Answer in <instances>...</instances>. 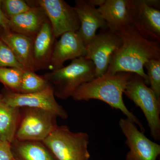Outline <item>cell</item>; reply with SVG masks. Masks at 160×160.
<instances>
[{
  "mask_svg": "<svg viewBox=\"0 0 160 160\" xmlns=\"http://www.w3.org/2000/svg\"><path fill=\"white\" fill-rule=\"evenodd\" d=\"M115 33L122 39V45L112 56L105 74L119 72L134 73L141 77L149 85L144 65L149 60L160 59V42L143 37L132 24Z\"/></svg>",
  "mask_w": 160,
  "mask_h": 160,
  "instance_id": "1",
  "label": "cell"
},
{
  "mask_svg": "<svg viewBox=\"0 0 160 160\" xmlns=\"http://www.w3.org/2000/svg\"><path fill=\"white\" fill-rule=\"evenodd\" d=\"M132 74L127 72L105 74L80 86L75 90L71 97L76 101L95 99L106 103L112 108L120 110L144 132L145 128L142 124L127 108L123 99V93Z\"/></svg>",
  "mask_w": 160,
  "mask_h": 160,
  "instance_id": "2",
  "label": "cell"
},
{
  "mask_svg": "<svg viewBox=\"0 0 160 160\" xmlns=\"http://www.w3.org/2000/svg\"><path fill=\"white\" fill-rule=\"evenodd\" d=\"M53 89L55 96L62 100L71 97L80 86L96 78L93 62L86 58L72 60L71 63L43 75Z\"/></svg>",
  "mask_w": 160,
  "mask_h": 160,
  "instance_id": "3",
  "label": "cell"
},
{
  "mask_svg": "<svg viewBox=\"0 0 160 160\" xmlns=\"http://www.w3.org/2000/svg\"><path fill=\"white\" fill-rule=\"evenodd\" d=\"M58 160H89V135L73 132L66 126H58L42 141Z\"/></svg>",
  "mask_w": 160,
  "mask_h": 160,
  "instance_id": "4",
  "label": "cell"
},
{
  "mask_svg": "<svg viewBox=\"0 0 160 160\" xmlns=\"http://www.w3.org/2000/svg\"><path fill=\"white\" fill-rule=\"evenodd\" d=\"M136 106L142 109L148 123L150 134L156 141L160 140V101L142 78L133 73L124 92Z\"/></svg>",
  "mask_w": 160,
  "mask_h": 160,
  "instance_id": "5",
  "label": "cell"
},
{
  "mask_svg": "<svg viewBox=\"0 0 160 160\" xmlns=\"http://www.w3.org/2000/svg\"><path fill=\"white\" fill-rule=\"evenodd\" d=\"M22 108L16 139L42 142L57 127L58 117L50 112L36 108Z\"/></svg>",
  "mask_w": 160,
  "mask_h": 160,
  "instance_id": "6",
  "label": "cell"
},
{
  "mask_svg": "<svg viewBox=\"0 0 160 160\" xmlns=\"http://www.w3.org/2000/svg\"><path fill=\"white\" fill-rule=\"evenodd\" d=\"M31 2L45 12L56 38L66 32H77L79 29L80 21L74 7L65 1L38 0Z\"/></svg>",
  "mask_w": 160,
  "mask_h": 160,
  "instance_id": "7",
  "label": "cell"
},
{
  "mask_svg": "<svg viewBox=\"0 0 160 160\" xmlns=\"http://www.w3.org/2000/svg\"><path fill=\"white\" fill-rule=\"evenodd\" d=\"M2 94V101L12 107L44 109L64 120L68 117L67 111L56 100L51 86L42 91L28 94L15 93L4 89Z\"/></svg>",
  "mask_w": 160,
  "mask_h": 160,
  "instance_id": "8",
  "label": "cell"
},
{
  "mask_svg": "<svg viewBox=\"0 0 160 160\" xmlns=\"http://www.w3.org/2000/svg\"><path fill=\"white\" fill-rule=\"evenodd\" d=\"M122 41L118 35L108 29H101L86 46L85 58L93 62L96 78L106 73L112 56L121 46Z\"/></svg>",
  "mask_w": 160,
  "mask_h": 160,
  "instance_id": "9",
  "label": "cell"
},
{
  "mask_svg": "<svg viewBox=\"0 0 160 160\" xmlns=\"http://www.w3.org/2000/svg\"><path fill=\"white\" fill-rule=\"evenodd\" d=\"M119 125L129 149L126 155V160H157L160 154L159 144L146 137L127 118L120 119Z\"/></svg>",
  "mask_w": 160,
  "mask_h": 160,
  "instance_id": "10",
  "label": "cell"
},
{
  "mask_svg": "<svg viewBox=\"0 0 160 160\" xmlns=\"http://www.w3.org/2000/svg\"><path fill=\"white\" fill-rule=\"evenodd\" d=\"M131 24L147 39L160 42V9L145 0H127Z\"/></svg>",
  "mask_w": 160,
  "mask_h": 160,
  "instance_id": "11",
  "label": "cell"
},
{
  "mask_svg": "<svg viewBox=\"0 0 160 160\" xmlns=\"http://www.w3.org/2000/svg\"><path fill=\"white\" fill-rule=\"evenodd\" d=\"M86 53V45L78 32H66L56 42L49 69L58 70L66 61L85 57Z\"/></svg>",
  "mask_w": 160,
  "mask_h": 160,
  "instance_id": "12",
  "label": "cell"
},
{
  "mask_svg": "<svg viewBox=\"0 0 160 160\" xmlns=\"http://www.w3.org/2000/svg\"><path fill=\"white\" fill-rule=\"evenodd\" d=\"M74 8L80 22L77 32L86 46L95 36L98 29H107L106 22L97 8L90 6L86 0H76Z\"/></svg>",
  "mask_w": 160,
  "mask_h": 160,
  "instance_id": "13",
  "label": "cell"
},
{
  "mask_svg": "<svg viewBox=\"0 0 160 160\" xmlns=\"http://www.w3.org/2000/svg\"><path fill=\"white\" fill-rule=\"evenodd\" d=\"M49 20L36 36L32 45L33 71L49 69L56 42Z\"/></svg>",
  "mask_w": 160,
  "mask_h": 160,
  "instance_id": "14",
  "label": "cell"
},
{
  "mask_svg": "<svg viewBox=\"0 0 160 160\" xmlns=\"http://www.w3.org/2000/svg\"><path fill=\"white\" fill-rule=\"evenodd\" d=\"M31 9L9 20V30L33 39L48 18L39 6L27 1Z\"/></svg>",
  "mask_w": 160,
  "mask_h": 160,
  "instance_id": "15",
  "label": "cell"
},
{
  "mask_svg": "<svg viewBox=\"0 0 160 160\" xmlns=\"http://www.w3.org/2000/svg\"><path fill=\"white\" fill-rule=\"evenodd\" d=\"M0 40L11 49L25 69L33 71V39L10 30L0 28Z\"/></svg>",
  "mask_w": 160,
  "mask_h": 160,
  "instance_id": "16",
  "label": "cell"
},
{
  "mask_svg": "<svg viewBox=\"0 0 160 160\" xmlns=\"http://www.w3.org/2000/svg\"><path fill=\"white\" fill-rule=\"evenodd\" d=\"M97 9L107 29L112 32L116 33L131 24L127 0H106Z\"/></svg>",
  "mask_w": 160,
  "mask_h": 160,
  "instance_id": "17",
  "label": "cell"
},
{
  "mask_svg": "<svg viewBox=\"0 0 160 160\" xmlns=\"http://www.w3.org/2000/svg\"><path fill=\"white\" fill-rule=\"evenodd\" d=\"M11 147L14 158L18 160H58L42 142L15 139Z\"/></svg>",
  "mask_w": 160,
  "mask_h": 160,
  "instance_id": "18",
  "label": "cell"
},
{
  "mask_svg": "<svg viewBox=\"0 0 160 160\" xmlns=\"http://www.w3.org/2000/svg\"><path fill=\"white\" fill-rule=\"evenodd\" d=\"M21 108L9 106L0 100V139L11 143L15 139Z\"/></svg>",
  "mask_w": 160,
  "mask_h": 160,
  "instance_id": "19",
  "label": "cell"
},
{
  "mask_svg": "<svg viewBox=\"0 0 160 160\" xmlns=\"http://www.w3.org/2000/svg\"><path fill=\"white\" fill-rule=\"evenodd\" d=\"M50 87V84L43 76L38 75L33 70H23L20 93H35L46 90Z\"/></svg>",
  "mask_w": 160,
  "mask_h": 160,
  "instance_id": "20",
  "label": "cell"
},
{
  "mask_svg": "<svg viewBox=\"0 0 160 160\" xmlns=\"http://www.w3.org/2000/svg\"><path fill=\"white\" fill-rule=\"evenodd\" d=\"M23 72L17 68L0 67V82L7 90L20 93Z\"/></svg>",
  "mask_w": 160,
  "mask_h": 160,
  "instance_id": "21",
  "label": "cell"
},
{
  "mask_svg": "<svg viewBox=\"0 0 160 160\" xmlns=\"http://www.w3.org/2000/svg\"><path fill=\"white\" fill-rule=\"evenodd\" d=\"M149 85L160 101V59L150 60L145 63Z\"/></svg>",
  "mask_w": 160,
  "mask_h": 160,
  "instance_id": "22",
  "label": "cell"
},
{
  "mask_svg": "<svg viewBox=\"0 0 160 160\" xmlns=\"http://www.w3.org/2000/svg\"><path fill=\"white\" fill-rule=\"evenodd\" d=\"M2 10L9 20L28 11L31 6L23 0H2Z\"/></svg>",
  "mask_w": 160,
  "mask_h": 160,
  "instance_id": "23",
  "label": "cell"
},
{
  "mask_svg": "<svg viewBox=\"0 0 160 160\" xmlns=\"http://www.w3.org/2000/svg\"><path fill=\"white\" fill-rule=\"evenodd\" d=\"M0 67L17 68L25 70L11 49L0 40Z\"/></svg>",
  "mask_w": 160,
  "mask_h": 160,
  "instance_id": "24",
  "label": "cell"
},
{
  "mask_svg": "<svg viewBox=\"0 0 160 160\" xmlns=\"http://www.w3.org/2000/svg\"><path fill=\"white\" fill-rule=\"evenodd\" d=\"M11 143L0 139V160H13Z\"/></svg>",
  "mask_w": 160,
  "mask_h": 160,
  "instance_id": "25",
  "label": "cell"
},
{
  "mask_svg": "<svg viewBox=\"0 0 160 160\" xmlns=\"http://www.w3.org/2000/svg\"><path fill=\"white\" fill-rule=\"evenodd\" d=\"M0 28L9 30V20L2 10V0H0Z\"/></svg>",
  "mask_w": 160,
  "mask_h": 160,
  "instance_id": "26",
  "label": "cell"
},
{
  "mask_svg": "<svg viewBox=\"0 0 160 160\" xmlns=\"http://www.w3.org/2000/svg\"><path fill=\"white\" fill-rule=\"evenodd\" d=\"M106 0H86L87 3L92 7L96 8V6L100 7L104 4Z\"/></svg>",
  "mask_w": 160,
  "mask_h": 160,
  "instance_id": "27",
  "label": "cell"
},
{
  "mask_svg": "<svg viewBox=\"0 0 160 160\" xmlns=\"http://www.w3.org/2000/svg\"><path fill=\"white\" fill-rule=\"evenodd\" d=\"M146 2L149 6L156 8V9H160V2L159 0H145Z\"/></svg>",
  "mask_w": 160,
  "mask_h": 160,
  "instance_id": "28",
  "label": "cell"
},
{
  "mask_svg": "<svg viewBox=\"0 0 160 160\" xmlns=\"http://www.w3.org/2000/svg\"><path fill=\"white\" fill-rule=\"evenodd\" d=\"M2 98V93H0V100H1Z\"/></svg>",
  "mask_w": 160,
  "mask_h": 160,
  "instance_id": "29",
  "label": "cell"
},
{
  "mask_svg": "<svg viewBox=\"0 0 160 160\" xmlns=\"http://www.w3.org/2000/svg\"><path fill=\"white\" fill-rule=\"evenodd\" d=\"M13 160H18L14 158V159Z\"/></svg>",
  "mask_w": 160,
  "mask_h": 160,
  "instance_id": "30",
  "label": "cell"
}]
</instances>
